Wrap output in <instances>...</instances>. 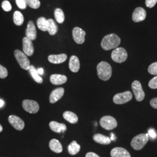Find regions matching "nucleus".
<instances>
[{"instance_id":"22","label":"nucleus","mask_w":157,"mask_h":157,"mask_svg":"<svg viewBox=\"0 0 157 157\" xmlns=\"http://www.w3.org/2000/svg\"><path fill=\"white\" fill-rule=\"evenodd\" d=\"M49 147L52 151L56 153H60L62 151L61 143L56 139H52L49 143Z\"/></svg>"},{"instance_id":"21","label":"nucleus","mask_w":157,"mask_h":157,"mask_svg":"<svg viewBox=\"0 0 157 157\" xmlns=\"http://www.w3.org/2000/svg\"><path fill=\"white\" fill-rule=\"evenodd\" d=\"M93 139L95 141V142L101 144H104V145H107L109 144L111 142V140L109 137L101 135V134H95L93 136Z\"/></svg>"},{"instance_id":"9","label":"nucleus","mask_w":157,"mask_h":157,"mask_svg":"<svg viewBox=\"0 0 157 157\" xmlns=\"http://www.w3.org/2000/svg\"><path fill=\"white\" fill-rule=\"evenodd\" d=\"M22 107L23 109L30 113H36L39 111L40 107L37 102L30 100H25L22 102Z\"/></svg>"},{"instance_id":"35","label":"nucleus","mask_w":157,"mask_h":157,"mask_svg":"<svg viewBox=\"0 0 157 157\" xmlns=\"http://www.w3.org/2000/svg\"><path fill=\"white\" fill-rule=\"evenodd\" d=\"M16 3L17 6L21 10H25L27 7V4L25 0H16Z\"/></svg>"},{"instance_id":"43","label":"nucleus","mask_w":157,"mask_h":157,"mask_svg":"<svg viewBox=\"0 0 157 157\" xmlns=\"http://www.w3.org/2000/svg\"><path fill=\"white\" fill-rule=\"evenodd\" d=\"M2 130H3L2 126V125H1V124H0V133L2 131Z\"/></svg>"},{"instance_id":"27","label":"nucleus","mask_w":157,"mask_h":157,"mask_svg":"<svg viewBox=\"0 0 157 157\" xmlns=\"http://www.w3.org/2000/svg\"><path fill=\"white\" fill-rule=\"evenodd\" d=\"M37 26L39 29L42 31H47L48 29V19H47L44 17H40L37 22Z\"/></svg>"},{"instance_id":"28","label":"nucleus","mask_w":157,"mask_h":157,"mask_svg":"<svg viewBox=\"0 0 157 157\" xmlns=\"http://www.w3.org/2000/svg\"><path fill=\"white\" fill-rule=\"evenodd\" d=\"M13 22L17 26L22 25L24 22V17L22 13L19 11H15L13 13Z\"/></svg>"},{"instance_id":"19","label":"nucleus","mask_w":157,"mask_h":157,"mask_svg":"<svg viewBox=\"0 0 157 157\" xmlns=\"http://www.w3.org/2000/svg\"><path fill=\"white\" fill-rule=\"evenodd\" d=\"M69 67L70 70L74 73L78 72L80 69V61L78 58L75 56H72L69 59Z\"/></svg>"},{"instance_id":"38","label":"nucleus","mask_w":157,"mask_h":157,"mask_svg":"<svg viewBox=\"0 0 157 157\" xmlns=\"http://www.w3.org/2000/svg\"><path fill=\"white\" fill-rule=\"evenodd\" d=\"M150 105L152 108L157 109V98H152L150 101Z\"/></svg>"},{"instance_id":"6","label":"nucleus","mask_w":157,"mask_h":157,"mask_svg":"<svg viewBox=\"0 0 157 157\" xmlns=\"http://www.w3.org/2000/svg\"><path fill=\"white\" fill-rule=\"evenodd\" d=\"M102 128L108 130H111L117 128L118 124L116 119L111 116H104L100 121Z\"/></svg>"},{"instance_id":"14","label":"nucleus","mask_w":157,"mask_h":157,"mask_svg":"<svg viewBox=\"0 0 157 157\" xmlns=\"http://www.w3.org/2000/svg\"><path fill=\"white\" fill-rule=\"evenodd\" d=\"M26 36L30 40H34L37 37V31L35 27L34 23L32 21H29L28 26L26 30Z\"/></svg>"},{"instance_id":"12","label":"nucleus","mask_w":157,"mask_h":157,"mask_svg":"<svg viewBox=\"0 0 157 157\" xmlns=\"http://www.w3.org/2000/svg\"><path fill=\"white\" fill-rule=\"evenodd\" d=\"M23 51L27 56H32L34 53V45L32 40L25 37L23 39Z\"/></svg>"},{"instance_id":"16","label":"nucleus","mask_w":157,"mask_h":157,"mask_svg":"<svg viewBox=\"0 0 157 157\" xmlns=\"http://www.w3.org/2000/svg\"><path fill=\"white\" fill-rule=\"evenodd\" d=\"M111 157H131L129 152L122 147H115L111 151Z\"/></svg>"},{"instance_id":"36","label":"nucleus","mask_w":157,"mask_h":157,"mask_svg":"<svg viewBox=\"0 0 157 157\" xmlns=\"http://www.w3.org/2000/svg\"><path fill=\"white\" fill-rule=\"evenodd\" d=\"M157 3V0H146V6L149 8L154 7Z\"/></svg>"},{"instance_id":"13","label":"nucleus","mask_w":157,"mask_h":157,"mask_svg":"<svg viewBox=\"0 0 157 157\" xmlns=\"http://www.w3.org/2000/svg\"><path fill=\"white\" fill-rule=\"evenodd\" d=\"M146 10L143 8L139 7L135 9L132 15V19L135 22H140L143 21L146 17Z\"/></svg>"},{"instance_id":"5","label":"nucleus","mask_w":157,"mask_h":157,"mask_svg":"<svg viewBox=\"0 0 157 157\" xmlns=\"http://www.w3.org/2000/svg\"><path fill=\"white\" fill-rule=\"evenodd\" d=\"M111 58L114 62L122 63L127 59L128 53L124 48L117 47L112 51Z\"/></svg>"},{"instance_id":"39","label":"nucleus","mask_w":157,"mask_h":157,"mask_svg":"<svg viewBox=\"0 0 157 157\" xmlns=\"http://www.w3.org/2000/svg\"><path fill=\"white\" fill-rule=\"evenodd\" d=\"M86 157H100L97 154H96L94 152H90L86 154Z\"/></svg>"},{"instance_id":"31","label":"nucleus","mask_w":157,"mask_h":157,"mask_svg":"<svg viewBox=\"0 0 157 157\" xmlns=\"http://www.w3.org/2000/svg\"><path fill=\"white\" fill-rule=\"evenodd\" d=\"M149 73L152 75H157V62L151 63L148 68Z\"/></svg>"},{"instance_id":"41","label":"nucleus","mask_w":157,"mask_h":157,"mask_svg":"<svg viewBox=\"0 0 157 157\" xmlns=\"http://www.w3.org/2000/svg\"><path fill=\"white\" fill-rule=\"evenodd\" d=\"M4 104V102L2 100H0V108L1 107H3Z\"/></svg>"},{"instance_id":"10","label":"nucleus","mask_w":157,"mask_h":157,"mask_svg":"<svg viewBox=\"0 0 157 157\" xmlns=\"http://www.w3.org/2000/svg\"><path fill=\"white\" fill-rule=\"evenodd\" d=\"M72 36L74 41L77 44H82L84 43L86 32L83 29L78 27L74 28L72 31Z\"/></svg>"},{"instance_id":"34","label":"nucleus","mask_w":157,"mask_h":157,"mask_svg":"<svg viewBox=\"0 0 157 157\" xmlns=\"http://www.w3.org/2000/svg\"><path fill=\"white\" fill-rule=\"evenodd\" d=\"M148 86L152 89H157V75L149 82Z\"/></svg>"},{"instance_id":"4","label":"nucleus","mask_w":157,"mask_h":157,"mask_svg":"<svg viewBox=\"0 0 157 157\" xmlns=\"http://www.w3.org/2000/svg\"><path fill=\"white\" fill-rule=\"evenodd\" d=\"M15 57L20 67L26 71H29L30 67V61L27 56L21 51L16 50L14 51Z\"/></svg>"},{"instance_id":"1","label":"nucleus","mask_w":157,"mask_h":157,"mask_svg":"<svg viewBox=\"0 0 157 157\" xmlns=\"http://www.w3.org/2000/svg\"><path fill=\"white\" fill-rule=\"evenodd\" d=\"M121 43V39L115 34L112 33L105 36L102 40L101 45L104 50L115 49Z\"/></svg>"},{"instance_id":"15","label":"nucleus","mask_w":157,"mask_h":157,"mask_svg":"<svg viewBox=\"0 0 157 157\" xmlns=\"http://www.w3.org/2000/svg\"><path fill=\"white\" fill-rule=\"evenodd\" d=\"M64 91H65L64 89L62 87L57 88L56 89L53 90L50 95V103L54 104V103H56L58 100H59L63 97Z\"/></svg>"},{"instance_id":"37","label":"nucleus","mask_w":157,"mask_h":157,"mask_svg":"<svg viewBox=\"0 0 157 157\" xmlns=\"http://www.w3.org/2000/svg\"><path fill=\"white\" fill-rule=\"evenodd\" d=\"M148 136H150L151 139H156L157 137V133H155V130H154L153 129H150L148 130Z\"/></svg>"},{"instance_id":"29","label":"nucleus","mask_w":157,"mask_h":157,"mask_svg":"<svg viewBox=\"0 0 157 157\" xmlns=\"http://www.w3.org/2000/svg\"><path fill=\"white\" fill-rule=\"evenodd\" d=\"M54 16L56 22L59 23H62L65 21L64 13L61 9L56 8L54 11Z\"/></svg>"},{"instance_id":"30","label":"nucleus","mask_w":157,"mask_h":157,"mask_svg":"<svg viewBox=\"0 0 157 157\" xmlns=\"http://www.w3.org/2000/svg\"><path fill=\"white\" fill-rule=\"evenodd\" d=\"M25 1L27 5L33 9H38L41 5L40 0H25Z\"/></svg>"},{"instance_id":"18","label":"nucleus","mask_w":157,"mask_h":157,"mask_svg":"<svg viewBox=\"0 0 157 157\" xmlns=\"http://www.w3.org/2000/svg\"><path fill=\"white\" fill-rule=\"evenodd\" d=\"M67 56L65 54L58 55H50L48 57L49 62L54 64H59L65 62L67 59Z\"/></svg>"},{"instance_id":"17","label":"nucleus","mask_w":157,"mask_h":157,"mask_svg":"<svg viewBox=\"0 0 157 157\" xmlns=\"http://www.w3.org/2000/svg\"><path fill=\"white\" fill-rule=\"evenodd\" d=\"M67 77L63 75L54 74L51 75L50 82L52 84L55 85H61L67 82Z\"/></svg>"},{"instance_id":"25","label":"nucleus","mask_w":157,"mask_h":157,"mask_svg":"<svg viewBox=\"0 0 157 157\" xmlns=\"http://www.w3.org/2000/svg\"><path fill=\"white\" fill-rule=\"evenodd\" d=\"M68 151L71 155H76L80 150V146L76 141H73L68 146Z\"/></svg>"},{"instance_id":"42","label":"nucleus","mask_w":157,"mask_h":157,"mask_svg":"<svg viewBox=\"0 0 157 157\" xmlns=\"http://www.w3.org/2000/svg\"><path fill=\"white\" fill-rule=\"evenodd\" d=\"M111 140H115V137H114V135H113V133H111Z\"/></svg>"},{"instance_id":"33","label":"nucleus","mask_w":157,"mask_h":157,"mask_svg":"<svg viewBox=\"0 0 157 157\" xmlns=\"http://www.w3.org/2000/svg\"><path fill=\"white\" fill-rule=\"evenodd\" d=\"M8 75V72L6 68L0 64V78H5L7 77Z\"/></svg>"},{"instance_id":"11","label":"nucleus","mask_w":157,"mask_h":157,"mask_svg":"<svg viewBox=\"0 0 157 157\" xmlns=\"http://www.w3.org/2000/svg\"><path fill=\"white\" fill-rule=\"evenodd\" d=\"M8 121L12 126L19 131H21L25 128V122L21 118L16 115H10L8 118Z\"/></svg>"},{"instance_id":"23","label":"nucleus","mask_w":157,"mask_h":157,"mask_svg":"<svg viewBox=\"0 0 157 157\" xmlns=\"http://www.w3.org/2000/svg\"><path fill=\"white\" fill-rule=\"evenodd\" d=\"M63 117L71 124H76L78 121V116L72 112L65 111L63 113Z\"/></svg>"},{"instance_id":"24","label":"nucleus","mask_w":157,"mask_h":157,"mask_svg":"<svg viewBox=\"0 0 157 157\" xmlns=\"http://www.w3.org/2000/svg\"><path fill=\"white\" fill-rule=\"evenodd\" d=\"M29 71L35 82H36L38 83H43V78L40 76L39 74L37 72V71L36 70V69L33 65H30V67Z\"/></svg>"},{"instance_id":"20","label":"nucleus","mask_w":157,"mask_h":157,"mask_svg":"<svg viewBox=\"0 0 157 157\" xmlns=\"http://www.w3.org/2000/svg\"><path fill=\"white\" fill-rule=\"evenodd\" d=\"M49 126L51 129L56 133H61L64 132L67 130V128L66 124H59L56 121H51Z\"/></svg>"},{"instance_id":"2","label":"nucleus","mask_w":157,"mask_h":157,"mask_svg":"<svg viewBox=\"0 0 157 157\" xmlns=\"http://www.w3.org/2000/svg\"><path fill=\"white\" fill-rule=\"evenodd\" d=\"M97 71L98 78L102 80L107 81L112 76V67L108 62H100L97 65Z\"/></svg>"},{"instance_id":"40","label":"nucleus","mask_w":157,"mask_h":157,"mask_svg":"<svg viewBox=\"0 0 157 157\" xmlns=\"http://www.w3.org/2000/svg\"><path fill=\"white\" fill-rule=\"evenodd\" d=\"M37 71V72H38V73H39V75H43V73H44V70H43V68H39V69H38Z\"/></svg>"},{"instance_id":"3","label":"nucleus","mask_w":157,"mask_h":157,"mask_svg":"<svg viewBox=\"0 0 157 157\" xmlns=\"http://www.w3.org/2000/svg\"><path fill=\"white\" fill-rule=\"evenodd\" d=\"M149 140L148 134H140L136 136L131 141V146L135 150H140Z\"/></svg>"},{"instance_id":"7","label":"nucleus","mask_w":157,"mask_h":157,"mask_svg":"<svg viewBox=\"0 0 157 157\" xmlns=\"http://www.w3.org/2000/svg\"><path fill=\"white\" fill-rule=\"evenodd\" d=\"M132 97V93L129 91H126L123 93L117 94L113 97V101L117 104H123L130 101Z\"/></svg>"},{"instance_id":"32","label":"nucleus","mask_w":157,"mask_h":157,"mask_svg":"<svg viewBox=\"0 0 157 157\" xmlns=\"http://www.w3.org/2000/svg\"><path fill=\"white\" fill-rule=\"evenodd\" d=\"M1 7L2 8V9L6 12L10 11L12 10L11 4H10V2L7 1L5 0L2 2L1 4Z\"/></svg>"},{"instance_id":"26","label":"nucleus","mask_w":157,"mask_h":157,"mask_svg":"<svg viewBox=\"0 0 157 157\" xmlns=\"http://www.w3.org/2000/svg\"><path fill=\"white\" fill-rule=\"evenodd\" d=\"M47 31L48 32L49 34L53 36L55 35L57 33L58 31V27L56 23L54 21L53 19H48V29Z\"/></svg>"},{"instance_id":"8","label":"nucleus","mask_w":157,"mask_h":157,"mask_svg":"<svg viewBox=\"0 0 157 157\" xmlns=\"http://www.w3.org/2000/svg\"><path fill=\"white\" fill-rule=\"evenodd\" d=\"M132 88L136 100L137 101H143L145 97V93L143 90L140 82L137 80H135L132 83Z\"/></svg>"}]
</instances>
